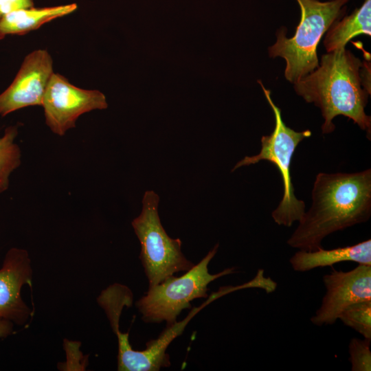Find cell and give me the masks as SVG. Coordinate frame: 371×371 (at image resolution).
Returning a JSON list of instances; mask_svg holds the SVG:
<instances>
[{"instance_id": "cell-9", "label": "cell", "mask_w": 371, "mask_h": 371, "mask_svg": "<svg viewBox=\"0 0 371 371\" xmlns=\"http://www.w3.org/2000/svg\"><path fill=\"white\" fill-rule=\"evenodd\" d=\"M53 60L46 49L28 54L11 85L0 94V115L30 106H42L50 78Z\"/></svg>"}, {"instance_id": "cell-3", "label": "cell", "mask_w": 371, "mask_h": 371, "mask_svg": "<svg viewBox=\"0 0 371 371\" xmlns=\"http://www.w3.org/2000/svg\"><path fill=\"white\" fill-rule=\"evenodd\" d=\"M296 1L301 17L295 34L288 38L286 29L280 27L276 32V41L268 48L270 58L280 57L285 60L284 77L293 84L319 66L318 44L330 25L343 14L348 0Z\"/></svg>"}, {"instance_id": "cell-12", "label": "cell", "mask_w": 371, "mask_h": 371, "mask_svg": "<svg viewBox=\"0 0 371 371\" xmlns=\"http://www.w3.org/2000/svg\"><path fill=\"white\" fill-rule=\"evenodd\" d=\"M77 8L76 3H71L12 12L0 19V40L7 35H23L36 30L46 23L71 14Z\"/></svg>"}, {"instance_id": "cell-7", "label": "cell", "mask_w": 371, "mask_h": 371, "mask_svg": "<svg viewBox=\"0 0 371 371\" xmlns=\"http://www.w3.org/2000/svg\"><path fill=\"white\" fill-rule=\"evenodd\" d=\"M42 106L47 126L54 134L63 136L76 126L81 115L95 109H105L108 104L102 92L77 87L62 75L54 73Z\"/></svg>"}, {"instance_id": "cell-18", "label": "cell", "mask_w": 371, "mask_h": 371, "mask_svg": "<svg viewBox=\"0 0 371 371\" xmlns=\"http://www.w3.org/2000/svg\"><path fill=\"white\" fill-rule=\"evenodd\" d=\"M366 57L362 61V65L360 68L359 75L363 88L370 95L371 93V80H370V54L366 52Z\"/></svg>"}, {"instance_id": "cell-19", "label": "cell", "mask_w": 371, "mask_h": 371, "mask_svg": "<svg viewBox=\"0 0 371 371\" xmlns=\"http://www.w3.org/2000/svg\"><path fill=\"white\" fill-rule=\"evenodd\" d=\"M13 324L12 322L0 317V338L6 337L12 333Z\"/></svg>"}, {"instance_id": "cell-15", "label": "cell", "mask_w": 371, "mask_h": 371, "mask_svg": "<svg viewBox=\"0 0 371 371\" xmlns=\"http://www.w3.org/2000/svg\"><path fill=\"white\" fill-rule=\"evenodd\" d=\"M338 319L364 338L371 339V300L348 306L341 313Z\"/></svg>"}, {"instance_id": "cell-11", "label": "cell", "mask_w": 371, "mask_h": 371, "mask_svg": "<svg viewBox=\"0 0 371 371\" xmlns=\"http://www.w3.org/2000/svg\"><path fill=\"white\" fill-rule=\"evenodd\" d=\"M344 261L371 266V240L332 249H324L322 247L315 251L300 249L289 260L293 269L299 272L332 266Z\"/></svg>"}, {"instance_id": "cell-14", "label": "cell", "mask_w": 371, "mask_h": 371, "mask_svg": "<svg viewBox=\"0 0 371 371\" xmlns=\"http://www.w3.org/2000/svg\"><path fill=\"white\" fill-rule=\"evenodd\" d=\"M17 135L18 126H10L0 137V193L8 189L11 174L21 165V149L15 142Z\"/></svg>"}, {"instance_id": "cell-5", "label": "cell", "mask_w": 371, "mask_h": 371, "mask_svg": "<svg viewBox=\"0 0 371 371\" xmlns=\"http://www.w3.org/2000/svg\"><path fill=\"white\" fill-rule=\"evenodd\" d=\"M159 195L146 191L142 210L131 225L140 245V260L149 286L163 282L174 273L188 271L194 265L181 251V240L171 238L163 227L158 213Z\"/></svg>"}, {"instance_id": "cell-16", "label": "cell", "mask_w": 371, "mask_h": 371, "mask_svg": "<svg viewBox=\"0 0 371 371\" xmlns=\"http://www.w3.org/2000/svg\"><path fill=\"white\" fill-rule=\"evenodd\" d=\"M370 340L352 338L349 344V361L352 371L371 370Z\"/></svg>"}, {"instance_id": "cell-6", "label": "cell", "mask_w": 371, "mask_h": 371, "mask_svg": "<svg viewBox=\"0 0 371 371\" xmlns=\"http://www.w3.org/2000/svg\"><path fill=\"white\" fill-rule=\"evenodd\" d=\"M218 248L217 243L196 265L183 276H171L161 283L149 286L146 295L136 304L142 319L148 322L166 321L168 326L172 324L183 309L191 306V301L208 296L207 286L211 282L234 273L233 268L216 274L209 273L207 266Z\"/></svg>"}, {"instance_id": "cell-4", "label": "cell", "mask_w": 371, "mask_h": 371, "mask_svg": "<svg viewBox=\"0 0 371 371\" xmlns=\"http://www.w3.org/2000/svg\"><path fill=\"white\" fill-rule=\"evenodd\" d=\"M264 95L271 107L275 117V127L272 133L261 137V149L258 154L246 156L236 164L232 172L245 166L256 164L260 161H268L279 170L283 186L282 198L271 216L278 225L291 227L299 221L305 212V203L297 199L291 175V165L294 152L298 144L311 136L310 130L296 131L283 122L281 109L273 102L271 91L259 80Z\"/></svg>"}, {"instance_id": "cell-17", "label": "cell", "mask_w": 371, "mask_h": 371, "mask_svg": "<svg viewBox=\"0 0 371 371\" xmlns=\"http://www.w3.org/2000/svg\"><path fill=\"white\" fill-rule=\"evenodd\" d=\"M32 7L33 0H0V19L15 10Z\"/></svg>"}, {"instance_id": "cell-8", "label": "cell", "mask_w": 371, "mask_h": 371, "mask_svg": "<svg viewBox=\"0 0 371 371\" xmlns=\"http://www.w3.org/2000/svg\"><path fill=\"white\" fill-rule=\"evenodd\" d=\"M326 289L320 307L311 318L316 326L333 324L348 306L371 300V266L359 265L348 271L333 269L323 276Z\"/></svg>"}, {"instance_id": "cell-13", "label": "cell", "mask_w": 371, "mask_h": 371, "mask_svg": "<svg viewBox=\"0 0 371 371\" xmlns=\"http://www.w3.org/2000/svg\"><path fill=\"white\" fill-rule=\"evenodd\" d=\"M360 34L371 35V0H364L352 14L330 25L324 40L326 52L346 47L352 38Z\"/></svg>"}, {"instance_id": "cell-2", "label": "cell", "mask_w": 371, "mask_h": 371, "mask_svg": "<svg viewBox=\"0 0 371 371\" xmlns=\"http://www.w3.org/2000/svg\"><path fill=\"white\" fill-rule=\"evenodd\" d=\"M362 61L346 47L323 54L319 66L294 83L295 93L320 109L323 134L332 133L333 120L344 115L366 132L370 139L371 117L365 112L370 94L359 75Z\"/></svg>"}, {"instance_id": "cell-1", "label": "cell", "mask_w": 371, "mask_h": 371, "mask_svg": "<svg viewBox=\"0 0 371 371\" xmlns=\"http://www.w3.org/2000/svg\"><path fill=\"white\" fill-rule=\"evenodd\" d=\"M312 204L286 243L300 250L322 247L327 236L368 221L371 216V169L317 175Z\"/></svg>"}, {"instance_id": "cell-10", "label": "cell", "mask_w": 371, "mask_h": 371, "mask_svg": "<svg viewBox=\"0 0 371 371\" xmlns=\"http://www.w3.org/2000/svg\"><path fill=\"white\" fill-rule=\"evenodd\" d=\"M32 270L27 251L12 247L6 253L0 269V317L18 325L26 323L30 308L22 300L21 288L31 285Z\"/></svg>"}]
</instances>
